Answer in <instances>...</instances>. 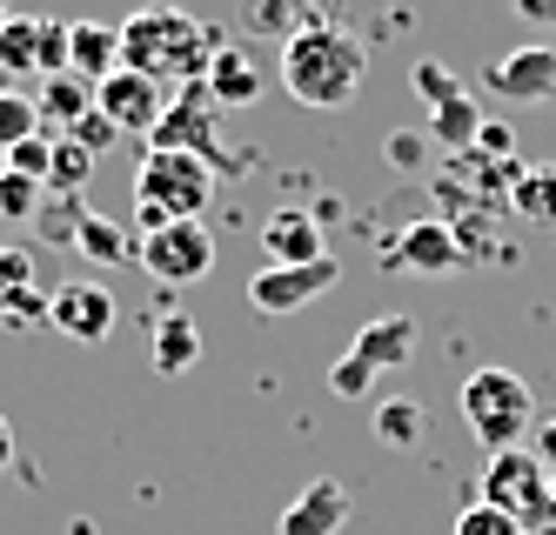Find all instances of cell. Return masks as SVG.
<instances>
[{
    "label": "cell",
    "mask_w": 556,
    "mask_h": 535,
    "mask_svg": "<svg viewBox=\"0 0 556 535\" xmlns=\"http://www.w3.org/2000/svg\"><path fill=\"white\" fill-rule=\"evenodd\" d=\"M376 388V368L363 361V355H342L336 368H329V395H342V402H363Z\"/></svg>",
    "instance_id": "83f0119b"
},
{
    "label": "cell",
    "mask_w": 556,
    "mask_h": 535,
    "mask_svg": "<svg viewBox=\"0 0 556 535\" xmlns=\"http://www.w3.org/2000/svg\"><path fill=\"white\" fill-rule=\"evenodd\" d=\"M215 201V168L194 154H175V148H148L141 168H135V221L141 234L168 228V221H202Z\"/></svg>",
    "instance_id": "3957f363"
},
{
    "label": "cell",
    "mask_w": 556,
    "mask_h": 535,
    "mask_svg": "<svg viewBox=\"0 0 556 535\" xmlns=\"http://www.w3.org/2000/svg\"><path fill=\"white\" fill-rule=\"evenodd\" d=\"M34 107H41V120L48 128H81V120L94 114V80H81V74H54V80H41V94H34Z\"/></svg>",
    "instance_id": "d6986e66"
},
{
    "label": "cell",
    "mask_w": 556,
    "mask_h": 535,
    "mask_svg": "<svg viewBox=\"0 0 556 535\" xmlns=\"http://www.w3.org/2000/svg\"><path fill=\"white\" fill-rule=\"evenodd\" d=\"M0 74H41V21L34 14L0 21Z\"/></svg>",
    "instance_id": "44dd1931"
},
{
    "label": "cell",
    "mask_w": 556,
    "mask_h": 535,
    "mask_svg": "<svg viewBox=\"0 0 556 535\" xmlns=\"http://www.w3.org/2000/svg\"><path fill=\"white\" fill-rule=\"evenodd\" d=\"M0 175H8V148H0Z\"/></svg>",
    "instance_id": "74e56055"
},
{
    "label": "cell",
    "mask_w": 556,
    "mask_h": 535,
    "mask_svg": "<svg viewBox=\"0 0 556 535\" xmlns=\"http://www.w3.org/2000/svg\"><path fill=\"white\" fill-rule=\"evenodd\" d=\"M463 422L490 456H503V448H523V435L536 429V395L509 368H476L463 382Z\"/></svg>",
    "instance_id": "277c9868"
},
{
    "label": "cell",
    "mask_w": 556,
    "mask_h": 535,
    "mask_svg": "<svg viewBox=\"0 0 556 535\" xmlns=\"http://www.w3.org/2000/svg\"><path fill=\"white\" fill-rule=\"evenodd\" d=\"M41 201H48V188L41 181H27V175H0V215H8V221H34V215H41Z\"/></svg>",
    "instance_id": "4316f807"
},
{
    "label": "cell",
    "mask_w": 556,
    "mask_h": 535,
    "mask_svg": "<svg viewBox=\"0 0 556 535\" xmlns=\"http://www.w3.org/2000/svg\"><path fill=\"white\" fill-rule=\"evenodd\" d=\"M389 161H395V168H416V141L395 135V141H389Z\"/></svg>",
    "instance_id": "d590c367"
},
{
    "label": "cell",
    "mask_w": 556,
    "mask_h": 535,
    "mask_svg": "<svg viewBox=\"0 0 556 535\" xmlns=\"http://www.w3.org/2000/svg\"><path fill=\"white\" fill-rule=\"evenodd\" d=\"M215 48H222L215 27L181 14V8H135L122 21V67H135L148 80H181V88H194V80L208 74Z\"/></svg>",
    "instance_id": "7a4b0ae2"
},
{
    "label": "cell",
    "mask_w": 556,
    "mask_h": 535,
    "mask_svg": "<svg viewBox=\"0 0 556 535\" xmlns=\"http://www.w3.org/2000/svg\"><path fill=\"white\" fill-rule=\"evenodd\" d=\"M14 469V429H8V416H0V475Z\"/></svg>",
    "instance_id": "8d00e7d4"
},
{
    "label": "cell",
    "mask_w": 556,
    "mask_h": 535,
    "mask_svg": "<svg viewBox=\"0 0 556 535\" xmlns=\"http://www.w3.org/2000/svg\"><path fill=\"white\" fill-rule=\"evenodd\" d=\"M416 94L429 107V135L443 148H469L483 141V107L469 101V88H456L443 61H416Z\"/></svg>",
    "instance_id": "ba28073f"
},
{
    "label": "cell",
    "mask_w": 556,
    "mask_h": 535,
    "mask_svg": "<svg viewBox=\"0 0 556 535\" xmlns=\"http://www.w3.org/2000/svg\"><path fill=\"white\" fill-rule=\"evenodd\" d=\"M88 175H94V154L74 141V135H61L54 141V161H48V194H81Z\"/></svg>",
    "instance_id": "d4e9b609"
},
{
    "label": "cell",
    "mask_w": 556,
    "mask_h": 535,
    "mask_svg": "<svg viewBox=\"0 0 556 535\" xmlns=\"http://www.w3.org/2000/svg\"><path fill=\"white\" fill-rule=\"evenodd\" d=\"M549 496H556V475H549Z\"/></svg>",
    "instance_id": "60d3db41"
},
{
    "label": "cell",
    "mask_w": 556,
    "mask_h": 535,
    "mask_svg": "<svg viewBox=\"0 0 556 535\" xmlns=\"http://www.w3.org/2000/svg\"><path fill=\"white\" fill-rule=\"evenodd\" d=\"M34 135H48V120H41V107H34V94L0 88V148H21Z\"/></svg>",
    "instance_id": "484cf974"
},
{
    "label": "cell",
    "mask_w": 556,
    "mask_h": 535,
    "mask_svg": "<svg viewBox=\"0 0 556 535\" xmlns=\"http://www.w3.org/2000/svg\"><path fill=\"white\" fill-rule=\"evenodd\" d=\"M74 249H81L94 268H114V262H128V255H135V241L114 228L108 215H81V228H74Z\"/></svg>",
    "instance_id": "603a6c76"
},
{
    "label": "cell",
    "mask_w": 556,
    "mask_h": 535,
    "mask_svg": "<svg viewBox=\"0 0 556 535\" xmlns=\"http://www.w3.org/2000/svg\"><path fill=\"white\" fill-rule=\"evenodd\" d=\"M215 120H222V107L208 101V88H202V80H194V88H181V101H168V114L154 120L148 148H175V154L208 161V168L242 175V161H228V154H222V141H215Z\"/></svg>",
    "instance_id": "52a82bcc"
},
{
    "label": "cell",
    "mask_w": 556,
    "mask_h": 535,
    "mask_svg": "<svg viewBox=\"0 0 556 535\" xmlns=\"http://www.w3.org/2000/svg\"><path fill=\"white\" fill-rule=\"evenodd\" d=\"M202 88H208L215 107H249L262 94V74H255V61L242 48H228V40H222L215 61H208V74H202Z\"/></svg>",
    "instance_id": "ac0fdd59"
},
{
    "label": "cell",
    "mask_w": 556,
    "mask_h": 535,
    "mask_svg": "<svg viewBox=\"0 0 556 535\" xmlns=\"http://www.w3.org/2000/svg\"><path fill=\"white\" fill-rule=\"evenodd\" d=\"M530 456L556 475V416H536V429H530Z\"/></svg>",
    "instance_id": "d6a6232c"
},
{
    "label": "cell",
    "mask_w": 556,
    "mask_h": 535,
    "mask_svg": "<svg viewBox=\"0 0 556 535\" xmlns=\"http://www.w3.org/2000/svg\"><path fill=\"white\" fill-rule=\"evenodd\" d=\"M450 535H523V522L503 515V509H490V502H469V509L456 515V528H450Z\"/></svg>",
    "instance_id": "f546056e"
},
{
    "label": "cell",
    "mask_w": 556,
    "mask_h": 535,
    "mask_svg": "<svg viewBox=\"0 0 556 535\" xmlns=\"http://www.w3.org/2000/svg\"><path fill=\"white\" fill-rule=\"evenodd\" d=\"M422 429H429L422 402H376V442L382 448H416Z\"/></svg>",
    "instance_id": "cb8c5ba5"
},
{
    "label": "cell",
    "mask_w": 556,
    "mask_h": 535,
    "mask_svg": "<svg viewBox=\"0 0 556 535\" xmlns=\"http://www.w3.org/2000/svg\"><path fill=\"white\" fill-rule=\"evenodd\" d=\"M0 21H8V0H0Z\"/></svg>",
    "instance_id": "ab89813d"
},
{
    "label": "cell",
    "mask_w": 556,
    "mask_h": 535,
    "mask_svg": "<svg viewBox=\"0 0 556 535\" xmlns=\"http://www.w3.org/2000/svg\"><path fill=\"white\" fill-rule=\"evenodd\" d=\"M67 74V27L61 21H41V80Z\"/></svg>",
    "instance_id": "1f68e13d"
},
{
    "label": "cell",
    "mask_w": 556,
    "mask_h": 535,
    "mask_svg": "<svg viewBox=\"0 0 556 535\" xmlns=\"http://www.w3.org/2000/svg\"><path fill=\"white\" fill-rule=\"evenodd\" d=\"M202 361V328L188 315H162L154 321V375H188Z\"/></svg>",
    "instance_id": "ffe728a7"
},
{
    "label": "cell",
    "mask_w": 556,
    "mask_h": 535,
    "mask_svg": "<svg viewBox=\"0 0 556 535\" xmlns=\"http://www.w3.org/2000/svg\"><path fill=\"white\" fill-rule=\"evenodd\" d=\"M34 295V255L27 249H0V308Z\"/></svg>",
    "instance_id": "f1b7e54d"
},
{
    "label": "cell",
    "mask_w": 556,
    "mask_h": 535,
    "mask_svg": "<svg viewBox=\"0 0 556 535\" xmlns=\"http://www.w3.org/2000/svg\"><path fill=\"white\" fill-rule=\"evenodd\" d=\"M255 8H282V0H255Z\"/></svg>",
    "instance_id": "f35d334b"
},
{
    "label": "cell",
    "mask_w": 556,
    "mask_h": 535,
    "mask_svg": "<svg viewBox=\"0 0 556 535\" xmlns=\"http://www.w3.org/2000/svg\"><path fill=\"white\" fill-rule=\"evenodd\" d=\"M48 161H54V135H34L21 148H8V168L27 175V181H41V188H48Z\"/></svg>",
    "instance_id": "4dcf8cb0"
},
{
    "label": "cell",
    "mask_w": 556,
    "mask_h": 535,
    "mask_svg": "<svg viewBox=\"0 0 556 535\" xmlns=\"http://www.w3.org/2000/svg\"><path fill=\"white\" fill-rule=\"evenodd\" d=\"M516 14H523L530 27H556V0H509Z\"/></svg>",
    "instance_id": "e575fe53"
},
{
    "label": "cell",
    "mask_w": 556,
    "mask_h": 535,
    "mask_svg": "<svg viewBox=\"0 0 556 535\" xmlns=\"http://www.w3.org/2000/svg\"><path fill=\"white\" fill-rule=\"evenodd\" d=\"M389 268L395 275H422V281H450V275H463V241L443 221H409L389 241Z\"/></svg>",
    "instance_id": "7c38bea8"
},
{
    "label": "cell",
    "mask_w": 556,
    "mask_h": 535,
    "mask_svg": "<svg viewBox=\"0 0 556 535\" xmlns=\"http://www.w3.org/2000/svg\"><path fill=\"white\" fill-rule=\"evenodd\" d=\"M94 114L114 120V135H154V120L168 114V94H162V80H148L135 67H114L94 88Z\"/></svg>",
    "instance_id": "8fae6325"
},
{
    "label": "cell",
    "mask_w": 556,
    "mask_h": 535,
    "mask_svg": "<svg viewBox=\"0 0 556 535\" xmlns=\"http://www.w3.org/2000/svg\"><path fill=\"white\" fill-rule=\"evenodd\" d=\"M363 74H369V54H363V40H355L349 27H329V21H315V27H289L282 34V88L302 101V107H349L355 88H363Z\"/></svg>",
    "instance_id": "6da1fadb"
},
{
    "label": "cell",
    "mask_w": 556,
    "mask_h": 535,
    "mask_svg": "<svg viewBox=\"0 0 556 535\" xmlns=\"http://www.w3.org/2000/svg\"><path fill=\"white\" fill-rule=\"evenodd\" d=\"M349 355H363L376 375H395V368H409V355H416V315H369Z\"/></svg>",
    "instance_id": "2e32d148"
},
{
    "label": "cell",
    "mask_w": 556,
    "mask_h": 535,
    "mask_svg": "<svg viewBox=\"0 0 556 535\" xmlns=\"http://www.w3.org/2000/svg\"><path fill=\"white\" fill-rule=\"evenodd\" d=\"M135 262L162 288H188L215 268V234H208V221H168V228L135 241Z\"/></svg>",
    "instance_id": "8992f818"
},
{
    "label": "cell",
    "mask_w": 556,
    "mask_h": 535,
    "mask_svg": "<svg viewBox=\"0 0 556 535\" xmlns=\"http://www.w3.org/2000/svg\"><path fill=\"white\" fill-rule=\"evenodd\" d=\"M342 522H349V488L336 475H315L302 496L282 509L275 535H342Z\"/></svg>",
    "instance_id": "9a60e30c"
},
{
    "label": "cell",
    "mask_w": 556,
    "mask_h": 535,
    "mask_svg": "<svg viewBox=\"0 0 556 535\" xmlns=\"http://www.w3.org/2000/svg\"><path fill=\"white\" fill-rule=\"evenodd\" d=\"M67 135H74V141H81L88 154H101V148L114 141V120H108V114H88V120H81V128H67Z\"/></svg>",
    "instance_id": "836d02e7"
},
{
    "label": "cell",
    "mask_w": 556,
    "mask_h": 535,
    "mask_svg": "<svg viewBox=\"0 0 556 535\" xmlns=\"http://www.w3.org/2000/svg\"><path fill=\"white\" fill-rule=\"evenodd\" d=\"M483 496L476 502H490L503 515L523 522V535H556V496H549V469L530 456V448H503V456H490L483 469Z\"/></svg>",
    "instance_id": "5b68a950"
},
{
    "label": "cell",
    "mask_w": 556,
    "mask_h": 535,
    "mask_svg": "<svg viewBox=\"0 0 556 535\" xmlns=\"http://www.w3.org/2000/svg\"><path fill=\"white\" fill-rule=\"evenodd\" d=\"M490 94L509 101V107H543L556 101V48H543V40H530V48H509L490 61Z\"/></svg>",
    "instance_id": "30bf717a"
},
{
    "label": "cell",
    "mask_w": 556,
    "mask_h": 535,
    "mask_svg": "<svg viewBox=\"0 0 556 535\" xmlns=\"http://www.w3.org/2000/svg\"><path fill=\"white\" fill-rule=\"evenodd\" d=\"M122 67V27H108V21H74L67 27V74H81V80H101Z\"/></svg>",
    "instance_id": "e0dca14e"
},
{
    "label": "cell",
    "mask_w": 556,
    "mask_h": 535,
    "mask_svg": "<svg viewBox=\"0 0 556 535\" xmlns=\"http://www.w3.org/2000/svg\"><path fill=\"white\" fill-rule=\"evenodd\" d=\"M114 315L122 308H114V295L101 281H67V288L48 295V328H61L67 342H88V348L114 335Z\"/></svg>",
    "instance_id": "4fadbf2b"
},
{
    "label": "cell",
    "mask_w": 556,
    "mask_h": 535,
    "mask_svg": "<svg viewBox=\"0 0 556 535\" xmlns=\"http://www.w3.org/2000/svg\"><path fill=\"white\" fill-rule=\"evenodd\" d=\"M336 281H342V268H336L329 255L308 262V268H255V281H249V308L268 315V321H289V315H302L308 302H323Z\"/></svg>",
    "instance_id": "9c48e42d"
},
{
    "label": "cell",
    "mask_w": 556,
    "mask_h": 535,
    "mask_svg": "<svg viewBox=\"0 0 556 535\" xmlns=\"http://www.w3.org/2000/svg\"><path fill=\"white\" fill-rule=\"evenodd\" d=\"M262 255H268V268H308V262H323L329 255L323 249V221L302 215V208H275L262 221Z\"/></svg>",
    "instance_id": "5bb4252c"
},
{
    "label": "cell",
    "mask_w": 556,
    "mask_h": 535,
    "mask_svg": "<svg viewBox=\"0 0 556 535\" xmlns=\"http://www.w3.org/2000/svg\"><path fill=\"white\" fill-rule=\"evenodd\" d=\"M516 215H523L530 228H556V168H523L509 188Z\"/></svg>",
    "instance_id": "7402d4cb"
}]
</instances>
